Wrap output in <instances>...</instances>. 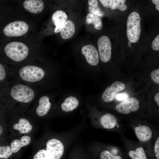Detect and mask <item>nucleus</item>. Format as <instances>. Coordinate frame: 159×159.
<instances>
[{"instance_id": "aec40b11", "label": "nucleus", "mask_w": 159, "mask_h": 159, "mask_svg": "<svg viewBox=\"0 0 159 159\" xmlns=\"http://www.w3.org/2000/svg\"><path fill=\"white\" fill-rule=\"evenodd\" d=\"M31 138L29 136L24 135L20 139L13 140L10 144V146L13 153L18 152L22 147L28 145L30 143Z\"/></svg>"}, {"instance_id": "39448f33", "label": "nucleus", "mask_w": 159, "mask_h": 159, "mask_svg": "<svg viewBox=\"0 0 159 159\" xmlns=\"http://www.w3.org/2000/svg\"><path fill=\"white\" fill-rule=\"evenodd\" d=\"M15 77L19 81L27 85L37 86L44 79L46 74L41 67L34 65H27L15 72Z\"/></svg>"}, {"instance_id": "0eeeda50", "label": "nucleus", "mask_w": 159, "mask_h": 159, "mask_svg": "<svg viewBox=\"0 0 159 159\" xmlns=\"http://www.w3.org/2000/svg\"><path fill=\"white\" fill-rule=\"evenodd\" d=\"M4 50L6 55L13 61L20 62L28 56L29 49L24 43L19 42H13L7 44Z\"/></svg>"}, {"instance_id": "a878e982", "label": "nucleus", "mask_w": 159, "mask_h": 159, "mask_svg": "<svg viewBox=\"0 0 159 159\" xmlns=\"http://www.w3.org/2000/svg\"><path fill=\"white\" fill-rule=\"evenodd\" d=\"M125 0H112L110 8L112 10L118 9L121 11H125L127 9Z\"/></svg>"}, {"instance_id": "f8f14e48", "label": "nucleus", "mask_w": 159, "mask_h": 159, "mask_svg": "<svg viewBox=\"0 0 159 159\" xmlns=\"http://www.w3.org/2000/svg\"><path fill=\"white\" fill-rule=\"evenodd\" d=\"M97 46L99 56L101 60L107 62L111 57V44L109 38L107 36L100 37L97 41Z\"/></svg>"}, {"instance_id": "2f4dec72", "label": "nucleus", "mask_w": 159, "mask_h": 159, "mask_svg": "<svg viewBox=\"0 0 159 159\" xmlns=\"http://www.w3.org/2000/svg\"><path fill=\"white\" fill-rule=\"evenodd\" d=\"M151 1L152 2L156 5V9L158 11H159V0H152Z\"/></svg>"}, {"instance_id": "f03ea898", "label": "nucleus", "mask_w": 159, "mask_h": 159, "mask_svg": "<svg viewBox=\"0 0 159 159\" xmlns=\"http://www.w3.org/2000/svg\"><path fill=\"white\" fill-rule=\"evenodd\" d=\"M127 122L128 126L134 132L138 142L146 149L149 148L159 133L158 124L143 119Z\"/></svg>"}, {"instance_id": "473e14b6", "label": "nucleus", "mask_w": 159, "mask_h": 159, "mask_svg": "<svg viewBox=\"0 0 159 159\" xmlns=\"http://www.w3.org/2000/svg\"><path fill=\"white\" fill-rule=\"evenodd\" d=\"M154 100L157 105L159 106V93H157L154 96Z\"/></svg>"}, {"instance_id": "cd10ccee", "label": "nucleus", "mask_w": 159, "mask_h": 159, "mask_svg": "<svg viewBox=\"0 0 159 159\" xmlns=\"http://www.w3.org/2000/svg\"><path fill=\"white\" fill-rule=\"evenodd\" d=\"M152 80L157 84H159V69L153 71L150 74Z\"/></svg>"}, {"instance_id": "f704fd0d", "label": "nucleus", "mask_w": 159, "mask_h": 159, "mask_svg": "<svg viewBox=\"0 0 159 159\" xmlns=\"http://www.w3.org/2000/svg\"><path fill=\"white\" fill-rule=\"evenodd\" d=\"M131 42L129 41V42H128V45L129 46V47H130L131 46V43H131Z\"/></svg>"}, {"instance_id": "7c9ffc66", "label": "nucleus", "mask_w": 159, "mask_h": 159, "mask_svg": "<svg viewBox=\"0 0 159 159\" xmlns=\"http://www.w3.org/2000/svg\"><path fill=\"white\" fill-rule=\"evenodd\" d=\"M99 1L104 7L110 8L112 0H100Z\"/></svg>"}, {"instance_id": "6e6552de", "label": "nucleus", "mask_w": 159, "mask_h": 159, "mask_svg": "<svg viewBox=\"0 0 159 159\" xmlns=\"http://www.w3.org/2000/svg\"><path fill=\"white\" fill-rule=\"evenodd\" d=\"M141 18L139 14L136 11L131 13L127 21V34L129 41L136 43L138 40L140 35Z\"/></svg>"}, {"instance_id": "423d86ee", "label": "nucleus", "mask_w": 159, "mask_h": 159, "mask_svg": "<svg viewBox=\"0 0 159 159\" xmlns=\"http://www.w3.org/2000/svg\"><path fill=\"white\" fill-rule=\"evenodd\" d=\"M89 149L91 159H123L119 155L120 150L115 146L96 141L92 143Z\"/></svg>"}, {"instance_id": "1a4fd4ad", "label": "nucleus", "mask_w": 159, "mask_h": 159, "mask_svg": "<svg viewBox=\"0 0 159 159\" xmlns=\"http://www.w3.org/2000/svg\"><path fill=\"white\" fill-rule=\"evenodd\" d=\"M124 146L131 159H148L145 147L138 141L131 140L124 135H120Z\"/></svg>"}, {"instance_id": "412c9836", "label": "nucleus", "mask_w": 159, "mask_h": 159, "mask_svg": "<svg viewBox=\"0 0 159 159\" xmlns=\"http://www.w3.org/2000/svg\"><path fill=\"white\" fill-rule=\"evenodd\" d=\"M75 31V26L73 22L70 20H67L60 32V35L63 39H69L73 36Z\"/></svg>"}, {"instance_id": "9d476101", "label": "nucleus", "mask_w": 159, "mask_h": 159, "mask_svg": "<svg viewBox=\"0 0 159 159\" xmlns=\"http://www.w3.org/2000/svg\"><path fill=\"white\" fill-rule=\"evenodd\" d=\"M32 159H60L50 141L45 138Z\"/></svg>"}, {"instance_id": "4468645a", "label": "nucleus", "mask_w": 159, "mask_h": 159, "mask_svg": "<svg viewBox=\"0 0 159 159\" xmlns=\"http://www.w3.org/2000/svg\"><path fill=\"white\" fill-rule=\"evenodd\" d=\"M52 106V104L49 97L46 95H43L38 100L35 110L36 113L39 117H45L49 114Z\"/></svg>"}, {"instance_id": "7ed1b4c3", "label": "nucleus", "mask_w": 159, "mask_h": 159, "mask_svg": "<svg viewBox=\"0 0 159 159\" xmlns=\"http://www.w3.org/2000/svg\"><path fill=\"white\" fill-rule=\"evenodd\" d=\"M114 110L120 120H126L128 122L143 119L145 107L137 99L130 97L117 104Z\"/></svg>"}, {"instance_id": "b1692460", "label": "nucleus", "mask_w": 159, "mask_h": 159, "mask_svg": "<svg viewBox=\"0 0 159 159\" xmlns=\"http://www.w3.org/2000/svg\"><path fill=\"white\" fill-rule=\"evenodd\" d=\"M88 3L89 5L88 10L90 13H93L100 17L104 16V13L99 7L97 0H89Z\"/></svg>"}, {"instance_id": "c756f323", "label": "nucleus", "mask_w": 159, "mask_h": 159, "mask_svg": "<svg viewBox=\"0 0 159 159\" xmlns=\"http://www.w3.org/2000/svg\"><path fill=\"white\" fill-rule=\"evenodd\" d=\"M128 95L125 93H121L117 94L116 96V99L119 101H123L128 98Z\"/></svg>"}, {"instance_id": "393cba45", "label": "nucleus", "mask_w": 159, "mask_h": 159, "mask_svg": "<svg viewBox=\"0 0 159 159\" xmlns=\"http://www.w3.org/2000/svg\"><path fill=\"white\" fill-rule=\"evenodd\" d=\"M13 153L10 146H0V158L8 159Z\"/></svg>"}, {"instance_id": "2eb2a0df", "label": "nucleus", "mask_w": 159, "mask_h": 159, "mask_svg": "<svg viewBox=\"0 0 159 159\" xmlns=\"http://www.w3.org/2000/svg\"><path fill=\"white\" fill-rule=\"evenodd\" d=\"M81 51L89 64L96 66L98 64L99 62V54L93 45L91 44L85 45L82 47Z\"/></svg>"}, {"instance_id": "f3484780", "label": "nucleus", "mask_w": 159, "mask_h": 159, "mask_svg": "<svg viewBox=\"0 0 159 159\" xmlns=\"http://www.w3.org/2000/svg\"><path fill=\"white\" fill-rule=\"evenodd\" d=\"M24 8L29 12L35 14H38L43 10L44 3L41 0H26L23 3Z\"/></svg>"}, {"instance_id": "6ab92c4d", "label": "nucleus", "mask_w": 159, "mask_h": 159, "mask_svg": "<svg viewBox=\"0 0 159 159\" xmlns=\"http://www.w3.org/2000/svg\"><path fill=\"white\" fill-rule=\"evenodd\" d=\"M79 102L76 97L70 96L66 97L61 104V108L65 112H70L78 107Z\"/></svg>"}, {"instance_id": "a211bd4d", "label": "nucleus", "mask_w": 159, "mask_h": 159, "mask_svg": "<svg viewBox=\"0 0 159 159\" xmlns=\"http://www.w3.org/2000/svg\"><path fill=\"white\" fill-rule=\"evenodd\" d=\"M13 129L20 134H27L33 129V127L29 121L26 119L21 118L18 122L14 124L13 126Z\"/></svg>"}, {"instance_id": "5701e85b", "label": "nucleus", "mask_w": 159, "mask_h": 159, "mask_svg": "<svg viewBox=\"0 0 159 159\" xmlns=\"http://www.w3.org/2000/svg\"><path fill=\"white\" fill-rule=\"evenodd\" d=\"M86 22L87 24H93L95 29L97 30H100L102 27L100 17L93 13H90L87 14Z\"/></svg>"}, {"instance_id": "f257e3e1", "label": "nucleus", "mask_w": 159, "mask_h": 159, "mask_svg": "<svg viewBox=\"0 0 159 159\" xmlns=\"http://www.w3.org/2000/svg\"><path fill=\"white\" fill-rule=\"evenodd\" d=\"M0 91V100L13 112H19L32 103L37 96L32 86L21 82L5 86Z\"/></svg>"}, {"instance_id": "72a5a7b5", "label": "nucleus", "mask_w": 159, "mask_h": 159, "mask_svg": "<svg viewBox=\"0 0 159 159\" xmlns=\"http://www.w3.org/2000/svg\"><path fill=\"white\" fill-rule=\"evenodd\" d=\"M3 128L2 126L0 124V136L2 134L3 132Z\"/></svg>"}, {"instance_id": "c85d7f7f", "label": "nucleus", "mask_w": 159, "mask_h": 159, "mask_svg": "<svg viewBox=\"0 0 159 159\" xmlns=\"http://www.w3.org/2000/svg\"><path fill=\"white\" fill-rule=\"evenodd\" d=\"M152 49L155 51L159 50V35H157L151 44Z\"/></svg>"}, {"instance_id": "4be33fe9", "label": "nucleus", "mask_w": 159, "mask_h": 159, "mask_svg": "<svg viewBox=\"0 0 159 159\" xmlns=\"http://www.w3.org/2000/svg\"><path fill=\"white\" fill-rule=\"evenodd\" d=\"M68 159H91V158L88 150L78 147L74 148L71 151Z\"/></svg>"}, {"instance_id": "20e7f679", "label": "nucleus", "mask_w": 159, "mask_h": 159, "mask_svg": "<svg viewBox=\"0 0 159 159\" xmlns=\"http://www.w3.org/2000/svg\"><path fill=\"white\" fill-rule=\"evenodd\" d=\"M120 119L109 112L96 114L90 117L91 125L97 129H101L117 133L120 135L126 132Z\"/></svg>"}, {"instance_id": "bb28decb", "label": "nucleus", "mask_w": 159, "mask_h": 159, "mask_svg": "<svg viewBox=\"0 0 159 159\" xmlns=\"http://www.w3.org/2000/svg\"><path fill=\"white\" fill-rule=\"evenodd\" d=\"M8 72L4 66L0 63V84L3 83L6 80Z\"/></svg>"}, {"instance_id": "ddd939ff", "label": "nucleus", "mask_w": 159, "mask_h": 159, "mask_svg": "<svg viewBox=\"0 0 159 159\" xmlns=\"http://www.w3.org/2000/svg\"><path fill=\"white\" fill-rule=\"evenodd\" d=\"M125 87V84L121 81H117L114 82L103 92L102 96V100L106 103L112 101L116 94L124 89Z\"/></svg>"}, {"instance_id": "9b49d317", "label": "nucleus", "mask_w": 159, "mask_h": 159, "mask_svg": "<svg viewBox=\"0 0 159 159\" xmlns=\"http://www.w3.org/2000/svg\"><path fill=\"white\" fill-rule=\"evenodd\" d=\"M29 27L25 22L16 21L11 22L6 25L4 29V34L8 37H17L22 36L28 31Z\"/></svg>"}, {"instance_id": "dca6fc26", "label": "nucleus", "mask_w": 159, "mask_h": 159, "mask_svg": "<svg viewBox=\"0 0 159 159\" xmlns=\"http://www.w3.org/2000/svg\"><path fill=\"white\" fill-rule=\"evenodd\" d=\"M68 16L66 13L62 10H57L55 11L52 16V20L55 28L54 32H60L66 22L67 20Z\"/></svg>"}]
</instances>
